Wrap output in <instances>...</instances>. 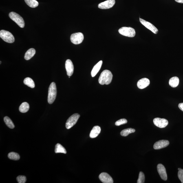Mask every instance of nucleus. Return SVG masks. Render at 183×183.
Here are the masks:
<instances>
[{
	"label": "nucleus",
	"mask_w": 183,
	"mask_h": 183,
	"mask_svg": "<svg viewBox=\"0 0 183 183\" xmlns=\"http://www.w3.org/2000/svg\"><path fill=\"white\" fill-rule=\"evenodd\" d=\"M113 75L110 71L108 70H104L100 75L98 81L100 85H109L112 81Z\"/></svg>",
	"instance_id": "1"
},
{
	"label": "nucleus",
	"mask_w": 183,
	"mask_h": 183,
	"mask_svg": "<svg viewBox=\"0 0 183 183\" xmlns=\"http://www.w3.org/2000/svg\"><path fill=\"white\" fill-rule=\"evenodd\" d=\"M57 95V89L55 83L52 82L49 88L48 98V103L51 104L55 100Z\"/></svg>",
	"instance_id": "2"
},
{
	"label": "nucleus",
	"mask_w": 183,
	"mask_h": 183,
	"mask_svg": "<svg viewBox=\"0 0 183 183\" xmlns=\"http://www.w3.org/2000/svg\"><path fill=\"white\" fill-rule=\"evenodd\" d=\"M9 17L17 24L18 26L23 28L25 27V23L23 18L19 14L14 12H11L9 14Z\"/></svg>",
	"instance_id": "3"
},
{
	"label": "nucleus",
	"mask_w": 183,
	"mask_h": 183,
	"mask_svg": "<svg viewBox=\"0 0 183 183\" xmlns=\"http://www.w3.org/2000/svg\"><path fill=\"white\" fill-rule=\"evenodd\" d=\"M118 32L122 35L128 37H134L136 35V32L134 29L130 27H122L119 29Z\"/></svg>",
	"instance_id": "4"
},
{
	"label": "nucleus",
	"mask_w": 183,
	"mask_h": 183,
	"mask_svg": "<svg viewBox=\"0 0 183 183\" xmlns=\"http://www.w3.org/2000/svg\"><path fill=\"white\" fill-rule=\"evenodd\" d=\"M0 37L3 41L9 43H13L15 41L14 36L11 33L8 31L5 30L0 31Z\"/></svg>",
	"instance_id": "5"
},
{
	"label": "nucleus",
	"mask_w": 183,
	"mask_h": 183,
	"mask_svg": "<svg viewBox=\"0 0 183 183\" xmlns=\"http://www.w3.org/2000/svg\"><path fill=\"white\" fill-rule=\"evenodd\" d=\"M80 115L76 113L71 116L67 121L65 124V127L67 129H70L75 125L79 118Z\"/></svg>",
	"instance_id": "6"
},
{
	"label": "nucleus",
	"mask_w": 183,
	"mask_h": 183,
	"mask_svg": "<svg viewBox=\"0 0 183 183\" xmlns=\"http://www.w3.org/2000/svg\"><path fill=\"white\" fill-rule=\"evenodd\" d=\"M83 39V35L81 32L75 33L71 36V41L75 45H78L81 43Z\"/></svg>",
	"instance_id": "7"
},
{
	"label": "nucleus",
	"mask_w": 183,
	"mask_h": 183,
	"mask_svg": "<svg viewBox=\"0 0 183 183\" xmlns=\"http://www.w3.org/2000/svg\"><path fill=\"white\" fill-rule=\"evenodd\" d=\"M153 123L157 127L160 128H164L167 126L169 122L165 119L156 118L154 119Z\"/></svg>",
	"instance_id": "8"
},
{
	"label": "nucleus",
	"mask_w": 183,
	"mask_h": 183,
	"mask_svg": "<svg viewBox=\"0 0 183 183\" xmlns=\"http://www.w3.org/2000/svg\"><path fill=\"white\" fill-rule=\"evenodd\" d=\"M140 21L141 23L146 28L149 29V30L153 32L154 33L157 34L158 32V30L154 25L149 22L146 21L142 18H140Z\"/></svg>",
	"instance_id": "9"
},
{
	"label": "nucleus",
	"mask_w": 183,
	"mask_h": 183,
	"mask_svg": "<svg viewBox=\"0 0 183 183\" xmlns=\"http://www.w3.org/2000/svg\"><path fill=\"white\" fill-rule=\"evenodd\" d=\"M115 3V0H108L100 3L98 5V7L100 9H109L112 8L114 6Z\"/></svg>",
	"instance_id": "10"
},
{
	"label": "nucleus",
	"mask_w": 183,
	"mask_h": 183,
	"mask_svg": "<svg viewBox=\"0 0 183 183\" xmlns=\"http://www.w3.org/2000/svg\"><path fill=\"white\" fill-rule=\"evenodd\" d=\"M157 169L161 178L164 181L167 180V175L164 166L162 164H159L157 165Z\"/></svg>",
	"instance_id": "11"
},
{
	"label": "nucleus",
	"mask_w": 183,
	"mask_h": 183,
	"mask_svg": "<svg viewBox=\"0 0 183 183\" xmlns=\"http://www.w3.org/2000/svg\"><path fill=\"white\" fill-rule=\"evenodd\" d=\"M100 180L104 183H113V179L109 174L106 173H101L99 176Z\"/></svg>",
	"instance_id": "12"
},
{
	"label": "nucleus",
	"mask_w": 183,
	"mask_h": 183,
	"mask_svg": "<svg viewBox=\"0 0 183 183\" xmlns=\"http://www.w3.org/2000/svg\"><path fill=\"white\" fill-rule=\"evenodd\" d=\"M169 141L161 140L156 142L154 145V148L155 150H159L167 147L169 144Z\"/></svg>",
	"instance_id": "13"
},
{
	"label": "nucleus",
	"mask_w": 183,
	"mask_h": 183,
	"mask_svg": "<svg viewBox=\"0 0 183 183\" xmlns=\"http://www.w3.org/2000/svg\"><path fill=\"white\" fill-rule=\"evenodd\" d=\"M65 67L66 69L67 74L69 77L71 76L74 72V65L70 59H67L65 63Z\"/></svg>",
	"instance_id": "14"
},
{
	"label": "nucleus",
	"mask_w": 183,
	"mask_h": 183,
	"mask_svg": "<svg viewBox=\"0 0 183 183\" xmlns=\"http://www.w3.org/2000/svg\"><path fill=\"white\" fill-rule=\"evenodd\" d=\"M150 80L147 78H142L139 80L137 83V87L140 89H144L150 85Z\"/></svg>",
	"instance_id": "15"
},
{
	"label": "nucleus",
	"mask_w": 183,
	"mask_h": 183,
	"mask_svg": "<svg viewBox=\"0 0 183 183\" xmlns=\"http://www.w3.org/2000/svg\"><path fill=\"white\" fill-rule=\"evenodd\" d=\"M100 132L101 128L99 126H94L91 131L89 136L92 138H96L100 134Z\"/></svg>",
	"instance_id": "16"
},
{
	"label": "nucleus",
	"mask_w": 183,
	"mask_h": 183,
	"mask_svg": "<svg viewBox=\"0 0 183 183\" xmlns=\"http://www.w3.org/2000/svg\"><path fill=\"white\" fill-rule=\"evenodd\" d=\"M102 64V60H101L93 67L91 73V75L92 77H94L96 76L97 73L99 71L101 67Z\"/></svg>",
	"instance_id": "17"
},
{
	"label": "nucleus",
	"mask_w": 183,
	"mask_h": 183,
	"mask_svg": "<svg viewBox=\"0 0 183 183\" xmlns=\"http://www.w3.org/2000/svg\"><path fill=\"white\" fill-rule=\"evenodd\" d=\"M35 53V49L33 48L29 49L25 53L24 57L25 59L27 60H30L34 56Z\"/></svg>",
	"instance_id": "18"
},
{
	"label": "nucleus",
	"mask_w": 183,
	"mask_h": 183,
	"mask_svg": "<svg viewBox=\"0 0 183 183\" xmlns=\"http://www.w3.org/2000/svg\"><path fill=\"white\" fill-rule=\"evenodd\" d=\"M179 82V78L175 76L170 79L169 81V84L170 86L172 87H176L178 86Z\"/></svg>",
	"instance_id": "19"
},
{
	"label": "nucleus",
	"mask_w": 183,
	"mask_h": 183,
	"mask_svg": "<svg viewBox=\"0 0 183 183\" xmlns=\"http://www.w3.org/2000/svg\"><path fill=\"white\" fill-rule=\"evenodd\" d=\"M29 104L27 102H24L20 106L19 111L21 113H26L29 111Z\"/></svg>",
	"instance_id": "20"
},
{
	"label": "nucleus",
	"mask_w": 183,
	"mask_h": 183,
	"mask_svg": "<svg viewBox=\"0 0 183 183\" xmlns=\"http://www.w3.org/2000/svg\"><path fill=\"white\" fill-rule=\"evenodd\" d=\"M55 153H67V151L65 148L59 144H56L55 147Z\"/></svg>",
	"instance_id": "21"
},
{
	"label": "nucleus",
	"mask_w": 183,
	"mask_h": 183,
	"mask_svg": "<svg viewBox=\"0 0 183 183\" xmlns=\"http://www.w3.org/2000/svg\"><path fill=\"white\" fill-rule=\"evenodd\" d=\"M24 83L27 86L34 88L35 87L34 82L31 78L29 77H27L23 81Z\"/></svg>",
	"instance_id": "22"
},
{
	"label": "nucleus",
	"mask_w": 183,
	"mask_h": 183,
	"mask_svg": "<svg viewBox=\"0 0 183 183\" xmlns=\"http://www.w3.org/2000/svg\"><path fill=\"white\" fill-rule=\"evenodd\" d=\"M25 3L29 7L32 8H35L37 7L39 3L36 0H25Z\"/></svg>",
	"instance_id": "23"
},
{
	"label": "nucleus",
	"mask_w": 183,
	"mask_h": 183,
	"mask_svg": "<svg viewBox=\"0 0 183 183\" xmlns=\"http://www.w3.org/2000/svg\"><path fill=\"white\" fill-rule=\"evenodd\" d=\"M135 130L132 128H128L123 130L120 132V134L122 136H127L130 134L135 132Z\"/></svg>",
	"instance_id": "24"
},
{
	"label": "nucleus",
	"mask_w": 183,
	"mask_h": 183,
	"mask_svg": "<svg viewBox=\"0 0 183 183\" xmlns=\"http://www.w3.org/2000/svg\"><path fill=\"white\" fill-rule=\"evenodd\" d=\"M4 122L6 125L10 129H13L15 127L14 124L8 116H5L4 118Z\"/></svg>",
	"instance_id": "25"
},
{
	"label": "nucleus",
	"mask_w": 183,
	"mask_h": 183,
	"mask_svg": "<svg viewBox=\"0 0 183 183\" xmlns=\"http://www.w3.org/2000/svg\"><path fill=\"white\" fill-rule=\"evenodd\" d=\"M8 158L10 160H19L20 157L18 153L14 152H11L9 153L8 155Z\"/></svg>",
	"instance_id": "26"
},
{
	"label": "nucleus",
	"mask_w": 183,
	"mask_h": 183,
	"mask_svg": "<svg viewBox=\"0 0 183 183\" xmlns=\"http://www.w3.org/2000/svg\"><path fill=\"white\" fill-rule=\"evenodd\" d=\"M145 181V176L142 172H140L139 174L138 179L137 181V183H144Z\"/></svg>",
	"instance_id": "27"
},
{
	"label": "nucleus",
	"mask_w": 183,
	"mask_h": 183,
	"mask_svg": "<svg viewBox=\"0 0 183 183\" xmlns=\"http://www.w3.org/2000/svg\"><path fill=\"white\" fill-rule=\"evenodd\" d=\"M17 180L18 183H25L26 182V177L25 176H19L17 177Z\"/></svg>",
	"instance_id": "28"
},
{
	"label": "nucleus",
	"mask_w": 183,
	"mask_h": 183,
	"mask_svg": "<svg viewBox=\"0 0 183 183\" xmlns=\"http://www.w3.org/2000/svg\"><path fill=\"white\" fill-rule=\"evenodd\" d=\"M128 121L126 119H121L120 120L117 121L115 122V125L116 126H120L122 124H125L127 123Z\"/></svg>",
	"instance_id": "29"
},
{
	"label": "nucleus",
	"mask_w": 183,
	"mask_h": 183,
	"mask_svg": "<svg viewBox=\"0 0 183 183\" xmlns=\"http://www.w3.org/2000/svg\"><path fill=\"white\" fill-rule=\"evenodd\" d=\"M178 178L183 183V170L180 169L178 172Z\"/></svg>",
	"instance_id": "30"
},
{
	"label": "nucleus",
	"mask_w": 183,
	"mask_h": 183,
	"mask_svg": "<svg viewBox=\"0 0 183 183\" xmlns=\"http://www.w3.org/2000/svg\"><path fill=\"white\" fill-rule=\"evenodd\" d=\"M178 107L181 110L183 111V103L179 104L178 105Z\"/></svg>",
	"instance_id": "31"
},
{
	"label": "nucleus",
	"mask_w": 183,
	"mask_h": 183,
	"mask_svg": "<svg viewBox=\"0 0 183 183\" xmlns=\"http://www.w3.org/2000/svg\"><path fill=\"white\" fill-rule=\"evenodd\" d=\"M177 3H183V0H175Z\"/></svg>",
	"instance_id": "32"
},
{
	"label": "nucleus",
	"mask_w": 183,
	"mask_h": 183,
	"mask_svg": "<svg viewBox=\"0 0 183 183\" xmlns=\"http://www.w3.org/2000/svg\"><path fill=\"white\" fill-rule=\"evenodd\" d=\"M180 169H180V168H178V170H180Z\"/></svg>",
	"instance_id": "33"
}]
</instances>
